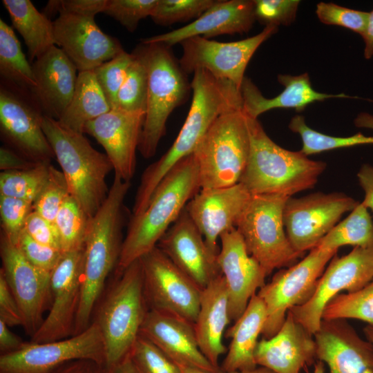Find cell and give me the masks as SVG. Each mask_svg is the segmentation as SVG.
I'll return each instance as SVG.
<instances>
[{"label":"cell","mask_w":373,"mask_h":373,"mask_svg":"<svg viewBox=\"0 0 373 373\" xmlns=\"http://www.w3.org/2000/svg\"><path fill=\"white\" fill-rule=\"evenodd\" d=\"M133 53L125 50L93 70L97 83L111 109L115 108L119 90L125 79Z\"/></svg>","instance_id":"7bdbcfd3"},{"label":"cell","mask_w":373,"mask_h":373,"mask_svg":"<svg viewBox=\"0 0 373 373\" xmlns=\"http://www.w3.org/2000/svg\"><path fill=\"white\" fill-rule=\"evenodd\" d=\"M0 256L2 263L0 271L19 305L22 327L32 338L51 305V273L32 265L17 245L1 233Z\"/></svg>","instance_id":"e0dca14e"},{"label":"cell","mask_w":373,"mask_h":373,"mask_svg":"<svg viewBox=\"0 0 373 373\" xmlns=\"http://www.w3.org/2000/svg\"><path fill=\"white\" fill-rule=\"evenodd\" d=\"M108 373H142L138 369L130 354L113 367L107 370Z\"/></svg>","instance_id":"91938a15"},{"label":"cell","mask_w":373,"mask_h":373,"mask_svg":"<svg viewBox=\"0 0 373 373\" xmlns=\"http://www.w3.org/2000/svg\"><path fill=\"white\" fill-rule=\"evenodd\" d=\"M42 129L59 162L70 192L92 218L107 198L106 179L113 166L106 153L95 149L82 133L44 116Z\"/></svg>","instance_id":"8992f818"},{"label":"cell","mask_w":373,"mask_h":373,"mask_svg":"<svg viewBox=\"0 0 373 373\" xmlns=\"http://www.w3.org/2000/svg\"><path fill=\"white\" fill-rule=\"evenodd\" d=\"M354 124L358 128H370L373 130V115L368 113L358 114L354 120Z\"/></svg>","instance_id":"6125c7cd"},{"label":"cell","mask_w":373,"mask_h":373,"mask_svg":"<svg viewBox=\"0 0 373 373\" xmlns=\"http://www.w3.org/2000/svg\"><path fill=\"white\" fill-rule=\"evenodd\" d=\"M361 37L364 41V57L370 59L373 56V10L369 12L367 26Z\"/></svg>","instance_id":"680465c9"},{"label":"cell","mask_w":373,"mask_h":373,"mask_svg":"<svg viewBox=\"0 0 373 373\" xmlns=\"http://www.w3.org/2000/svg\"><path fill=\"white\" fill-rule=\"evenodd\" d=\"M145 111L129 112L117 108L88 122L84 133L93 136L104 149L115 175L130 182L136 167Z\"/></svg>","instance_id":"ffe728a7"},{"label":"cell","mask_w":373,"mask_h":373,"mask_svg":"<svg viewBox=\"0 0 373 373\" xmlns=\"http://www.w3.org/2000/svg\"><path fill=\"white\" fill-rule=\"evenodd\" d=\"M130 182L114 177L106 199L90 218L84 247L82 289L73 335L91 324L106 279L117 266L122 247L124 201Z\"/></svg>","instance_id":"7a4b0ae2"},{"label":"cell","mask_w":373,"mask_h":373,"mask_svg":"<svg viewBox=\"0 0 373 373\" xmlns=\"http://www.w3.org/2000/svg\"><path fill=\"white\" fill-rule=\"evenodd\" d=\"M254 357L257 365L274 373H300L315 363L316 345L314 335L289 311L279 331L258 341Z\"/></svg>","instance_id":"4316f807"},{"label":"cell","mask_w":373,"mask_h":373,"mask_svg":"<svg viewBox=\"0 0 373 373\" xmlns=\"http://www.w3.org/2000/svg\"><path fill=\"white\" fill-rule=\"evenodd\" d=\"M250 150L243 105L229 110L213 122L196 146L201 189L222 188L240 182Z\"/></svg>","instance_id":"ba28073f"},{"label":"cell","mask_w":373,"mask_h":373,"mask_svg":"<svg viewBox=\"0 0 373 373\" xmlns=\"http://www.w3.org/2000/svg\"><path fill=\"white\" fill-rule=\"evenodd\" d=\"M140 259L149 309L171 314L194 324L202 289L157 246Z\"/></svg>","instance_id":"4fadbf2b"},{"label":"cell","mask_w":373,"mask_h":373,"mask_svg":"<svg viewBox=\"0 0 373 373\" xmlns=\"http://www.w3.org/2000/svg\"><path fill=\"white\" fill-rule=\"evenodd\" d=\"M157 247L202 289L222 274L218 255L209 248L185 208Z\"/></svg>","instance_id":"44dd1931"},{"label":"cell","mask_w":373,"mask_h":373,"mask_svg":"<svg viewBox=\"0 0 373 373\" xmlns=\"http://www.w3.org/2000/svg\"><path fill=\"white\" fill-rule=\"evenodd\" d=\"M289 197L280 194L251 195L236 229L247 252L269 276L276 269L289 267L303 256L287 236L283 211Z\"/></svg>","instance_id":"9c48e42d"},{"label":"cell","mask_w":373,"mask_h":373,"mask_svg":"<svg viewBox=\"0 0 373 373\" xmlns=\"http://www.w3.org/2000/svg\"><path fill=\"white\" fill-rule=\"evenodd\" d=\"M246 116L250 150L240 183L251 195L292 197L313 188L326 163L311 160L300 151H291L280 146L267 135L258 119Z\"/></svg>","instance_id":"277c9868"},{"label":"cell","mask_w":373,"mask_h":373,"mask_svg":"<svg viewBox=\"0 0 373 373\" xmlns=\"http://www.w3.org/2000/svg\"><path fill=\"white\" fill-rule=\"evenodd\" d=\"M50 165L39 163L26 170L2 171L0 195L34 202L48 179Z\"/></svg>","instance_id":"ab89813d"},{"label":"cell","mask_w":373,"mask_h":373,"mask_svg":"<svg viewBox=\"0 0 373 373\" xmlns=\"http://www.w3.org/2000/svg\"><path fill=\"white\" fill-rule=\"evenodd\" d=\"M312 373H325L324 363L321 361H318L314 363V368Z\"/></svg>","instance_id":"e7e4bbea"},{"label":"cell","mask_w":373,"mask_h":373,"mask_svg":"<svg viewBox=\"0 0 373 373\" xmlns=\"http://www.w3.org/2000/svg\"><path fill=\"white\" fill-rule=\"evenodd\" d=\"M36 86L30 92L44 116L58 120L70 104L77 84V68L57 46L32 64Z\"/></svg>","instance_id":"83f0119b"},{"label":"cell","mask_w":373,"mask_h":373,"mask_svg":"<svg viewBox=\"0 0 373 373\" xmlns=\"http://www.w3.org/2000/svg\"><path fill=\"white\" fill-rule=\"evenodd\" d=\"M251 197L241 184L213 189H201L185 209L202 233L209 248L218 254V240L233 228Z\"/></svg>","instance_id":"603a6c76"},{"label":"cell","mask_w":373,"mask_h":373,"mask_svg":"<svg viewBox=\"0 0 373 373\" xmlns=\"http://www.w3.org/2000/svg\"><path fill=\"white\" fill-rule=\"evenodd\" d=\"M363 332L366 339L373 344V326L367 325L363 328Z\"/></svg>","instance_id":"be15d7a7"},{"label":"cell","mask_w":373,"mask_h":373,"mask_svg":"<svg viewBox=\"0 0 373 373\" xmlns=\"http://www.w3.org/2000/svg\"><path fill=\"white\" fill-rule=\"evenodd\" d=\"M23 230L35 241L61 250L59 236L54 222L36 211L32 210L30 213L26 220Z\"/></svg>","instance_id":"816d5d0a"},{"label":"cell","mask_w":373,"mask_h":373,"mask_svg":"<svg viewBox=\"0 0 373 373\" xmlns=\"http://www.w3.org/2000/svg\"><path fill=\"white\" fill-rule=\"evenodd\" d=\"M358 203L338 192H317L298 198L289 197L285 204L283 220L293 248L304 254L316 247L341 217L352 211Z\"/></svg>","instance_id":"2e32d148"},{"label":"cell","mask_w":373,"mask_h":373,"mask_svg":"<svg viewBox=\"0 0 373 373\" xmlns=\"http://www.w3.org/2000/svg\"><path fill=\"white\" fill-rule=\"evenodd\" d=\"M52 373H108L106 367L88 359H78L67 362Z\"/></svg>","instance_id":"11a10c76"},{"label":"cell","mask_w":373,"mask_h":373,"mask_svg":"<svg viewBox=\"0 0 373 373\" xmlns=\"http://www.w3.org/2000/svg\"><path fill=\"white\" fill-rule=\"evenodd\" d=\"M44 114L31 93L1 80V136L8 146L36 163H50L53 150L42 129Z\"/></svg>","instance_id":"7c38bea8"},{"label":"cell","mask_w":373,"mask_h":373,"mask_svg":"<svg viewBox=\"0 0 373 373\" xmlns=\"http://www.w3.org/2000/svg\"><path fill=\"white\" fill-rule=\"evenodd\" d=\"M256 21L254 0H217L191 23L172 31L142 39V44L167 46L193 37L209 39L222 35L248 32Z\"/></svg>","instance_id":"d4e9b609"},{"label":"cell","mask_w":373,"mask_h":373,"mask_svg":"<svg viewBox=\"0 0 373 373\" xmlns=\"http://www.w3.org/2000/svg\"><path fill=\"white\" fill-rule=\"evenodd\" d=\"M140 334L150 340L179 366L222 372L200 351L193 323L177 316L149 309Z\"/></svg>","instance_id":"484cf974"},{"label":"cell","mask_w":373,"mask_h":373,"mask_svg":"<svg viewBox=\"0 0 373 373\" xmlns=\"http://www.w3.org/2000/svg\"><path fill=\"white\" fill-rule=\"evenodd\" d=\"M149 75L146 113L138 151L146 159L155 155L165 134L166 123L173 111L184 102L190 89L169 46L161 43L141 44Z\"/></svg>","instance_id":"52a82bcc"},{"label":"cell","mask_w":373,"mask_h":373,"mask_svg":"<svg viewBox=\"0 0 373 373\" xmlns=\"http://www.w3.org/2000/svg\"><path fill=\"white\" fill-rule=\"evenodd\" d=\"M130 356L142 373H182L180 367L150 340L139 335Z\"/></svg>","instance_id":"ee69618b"},{"label":"cell","mask_w":373,"mask_h":373,"mask_svg":"<svg viewBox=\"0 0 373 373\" xmlns=\"http://www.w3.org/2000/svg\"><path fill=\"white\" fill-rule=\"evenodd\" d=\"M372 280L373 247H355L347 255H335L318 279L310 299L289 311L314 335L320 328L323 311L332 299L343 291H358Z\"/></svg>","instance_id":"5bb4252c"},{"label":"cell","mask_w":373,"mask_h":373,"mask_svg":"<svg viewBox=\"0 0 373 373\" xmlns=\"http://www.w3.org/2000/svg\"><path fill=\"white\" fill-rule=\"evenodd\" d=\"M78 359L105 366L103 337L93 321L82 332L46 343H25L19 350L0 355V373H52L63 364Z\"/></svg>","instance_id":"8fae6325"},{"label":"cell","mask_w":373,"mask_h":373,"mask_svg":"<svg viewBox=\"0 0 373 373\" xmlns=\"http://www.w3.org/2000/svg\"><path fill=\"white\" fill-rule=\"evenodd\" d=\"M217 0H158L151 15L160 26H170L197 19Z\"/></svg>","instance_id":"60d3db41"},{"label":"cell","mask_w":373,"mask_h":373,"mask_svg":"<svg viewBox=\"0 0 373 373\" xmlns=\"http://www.w3.org/2000/svg\"><path fill=\"white\" fill-rule=\"evenodd\" d=\"M191 88L192 102L176 139L170 149L142 175L135 197L133 216L140 215L146 209L160 181L179 161L193 153L216 119L223 113L243 105L240 88L205 70L193 73Z\"/></svg>","instance_id":"6da1fadb"},{"label":"cell","mask_w":373,"mask_h":373,"mask_svg":"<svg viewBox=\"0 0 373 373\" xmlns=\"http://www.w3.org/2000/svg\"><path fill=\"white\" fill-rule=\"evenodd\" d=\"M337 251L316 247L301 260L280 269L257 291L267 311L261 334L264 338H270L279 331L290 309L310 299L326 265Z\"/></svg>","instance_id":"30bf717a"},{"label":"cell","mask_w":373,"mask_h":373,"mask_svg":"<svg viewBox=\"0 0 373 373\" xmlns=\"http://www.w3.org/2000/svg\"><path fill=\"white\" fill-rule=\"evenodd\" d=\"M32 207V202L0 195L1 233L12 243L17 245Z\"/></svg>","instance_id":"f6af8a7d"},{"label":"cell","mask_w":373,"mask_h":373,"mask_svg":"<svg viewBox=\"0 0 373 373\" xmlns=\"http://www.w3.org/2000/svg\"><path fill=\"white\" fill-rule=\"evenodd\" d=\"M70 195L63 173L50 165L48 179L33 202L32 210L54 222L61 207Z\"/></svg>","instance_id":"b9f144b4"},{"label":"cell","mask_w":373,"mask_h":373,"mask_svg":"<svg viewBox=\"0 0 373 373\" xmlns=\"http://www.w3.org/2000/svg\"><path fill=\"white\" fill-rule=\"evenodd\" d=\"M357 178L364 191V199L361 203L373 211V166L364 164L360 168Z\"/></svg>","instance_id":"9f6ffc18"},{"label":"cell","mask_w":373,"mask_h":373,"mask_svg":"<svg viewBox=\"0 0 373 373\" xmlns=\"http://www.w3.org/2000/svg\"><path fill=\"white\" fill-rule=\"evenodd\" d=\"M200 189L199 168L192 153L166 173L155 189L146 209L132 216L117 271L124 269L155 247Z\"/></svg>","instance_id":"3957f363"},{"label":"cell","mask_w":373,"mask_h":373,"mask_svg":"<svg viewBox=\"0 0 373 373\" xmlns=\"http://www.w3.org/2000/svg\"><path fill=\"white\" fill-rule=\"evenodd\" d=\"M267 318L266 307L256 294L225 336L231 338L227 355L222 363V372H247L257 368L254 353Z\"/></svg>","instance_id":"4dcf8cb0"},{"label":"cell","mask_w":373,"mask_h":373,"mask_svg":"<svg viewBox=\"0 0 373 373\" xmlns=\"http://www.w3.org/2000/svg\"><path fill=\"white\" fill-rule=\"evenodd\" d=\"M38 164L26 158L8 146H3L0 148V169L2 171L26 170Z\"/></svg>","instance_id":"db71d44e"},{"label":"cell","mask_w":373,"mask_h":373,"mask_svg":"<svg viewBox=\"0 0 373 373\" xmlns=\"http://www.w3.org/2000/svg\"><path fill=\"white\" fill-rule=\"evenodd\" d=\"M316 357L329 373H373V344L345 319L322 320L314 334Z\"/></svg>","instance_id":"cb8c5ba5"},{"label":"cell","mask_w":373,"mask_h":373,"mask_svg":"<svg viewBox=\"0 0 373 373\" xmlns=\"http://www.w3.org/2000/svg\"><path fill=\"white\" fill-rule=\"evenodd\" d=\"M289 128L300 135L303 143L300 151L307 156L336 149L373 144L372 136H365L361 133L349 137H336L320 133L308 126L301 115L291 118Z\"/></svg>","instance_id":"74e56055"},{"label":"cell","mask_w":373,"mask_h":373,"mask_svg":"<svg viewBox=\"0 0 373 373\" xmlns=\"http://www.w3.org/2000/svg\"><path fill=\"white\" fill-rule=\"evenodd\" d=\"M17 245L32 265L50 273L57 265L64 254L59 249L35 241L24 230L21 232Z\"/></svg>","instance_id":"681fc988"},{"label":"cell","mask_w":373,"mask_h":373,"mask_svg":"<svg viewBox=\"0 0 373 373\" xmlns=\"http://www.w3.org/2000/svg\"><path fill=\"white\" fill-rule=\"evenodd\" d=\"M357 319L373 326V280L358 291L339 294L323 313V320Z\"/></svg>","instance_id":"f35d334b"},{"label":"cell","mask_w":373,"mask_h":373,"mask_svg":"<svg viewBox=\"0 0 373 373\" xmlns=\"http://www.w3.org/2000/svg\"><path fill=\"white\" fill-rule=\"evenodd\" d=\"M53 26L56 45L79 72L93 70L124 51L117 39L98 27L95 17L60 14Z\"/></svg>","instance_id":"d6986e66"},{"label":"cell","mask_w":373,"mask_h":373,"mask_svg":"<svg viewBox=\"0 0 373 373\" xmlns=\"http://www.w3.org/2000/svg\"><path fill=\"white\" fill-rule=\"evenodd\" d=\"M1 80L31 92L36 86L32 65L23 54L13 29L0 20Z\"/></svg>","instance_id":"836d02e7"},{"label":"cell","mask_w":373,"mask_h":373,"mask_svg":"<svg viewBox=\"0 0 373 373\" xmlns=\"http://www.w3.org/2000/svg\"><path fill=\"white\" fill-rule=\"evenodd\" d=\"M277 78L284 90L274 97L266 98L250 79L245 77L240 90L243 110L248 116L258 119L261 114L275 108H293L302 112L315 102L350 97L344 93L334 95L318 92L313 88L307 73L299 75L280 74Z\"/></svg>","instance_id":"f1b7e54d"},{"label":"cell","mask_w":373,"mask_h":373,"mask_svg":"<svg viewBox=\"0 0 373 373\" xmlns=\"http://www.w3.org/2000/svg\"><path fill=\"white\" fill-rule=\"evenodd\" d=\"M0 321L9 327L22 326V318L17 302L0 271Z\"/></svg>","instance_id":"f5cc1de1"},{"label":"cell","mask_w":373,"mask_h":373,"mask_svg":"<svg viewBox=\"0 0 373 373\" xmlns=\"http://www.w3.org/2000/svg\"><path fill=\"white\" fill-rule=\"evenodd\" d=\"M345 245L373 247V220L361 203L347 218L337 223L316 245L325 250H336Z\"/></svg>","instance_id":"e575fe53"},{"label":"cell","mask_w":373,"mask_h":373,"mask_svg":"<svg viewBox=\"0 0 373 373\" xmlns=\"http://www.w3.org/2000/svg\"><path fill=\"white\" fill-rule=\"evenodd\" d=\"M90 220L71 195L65 200L54 220L64 253L84 249Z\"/></svg>","instance_id":"d590c367"},{"label":"cell","mask_w":373,"mask_h":373,"mask_svg":"<svg viewBox=\"0 0 373 373\" xmlns=\"http://www.w3.org/2000/svg\"><path fill=\"white\" fill-rule=\"evenodd\" d=\"M217 260L224 278L231 321H236L246 309L251 297L265 285L267 276L258 262L249 254L243 239L233 228L220 237Z\"/></svg>","instance_id":"7402d4cb"},{"label":"cell","mask_w":373,"mask_h":373,"mask_svg":"<svg viewBox=\"0 0 373 373\" xmlns=\"http://www.w3.org/2000/svg\"><path fill=\"white\" fill-rule=\"evenodd\" d=\"M316 14L321 22L326 25L338 26L362 36L365 30L369 12L356 10L334 3L320 2Z\"/></svg>","instance_id":"7dc6e473"},{"label":"cell","mask_w":373,"mask_h":373,"mask_svg":"<svg viewBox=\"0 0 373 373\" xmlns=\"http://www.w3.org/2000/svg\"><path fill=\"white\" fill-rule=\"evenodd\" d=\"M182 370V373H274L272 371L263 367H257L254 370L251 371H247V372H211L207 371H204L200 369L186 367V366H180Z\"/></svg>","instance_id":"94428289"},{"label":"cell","mask_w":373,"mask_h":373,"mask_svg":"<svg viewBox=\"0 0 373 373\" xmlns=\"http://www.w3.org/2000/svg\"><path fill=\"white\" fill-rule=\"evenodd\" d=\"M133 53V59L119 90L115 108L146 112L149 86L147 67L139 46Z\"/></svg>","instance_id":"8d00e7d4"},{"label":"cell","mask_w":373,"mask_h":373,"mask_svg":"<svg viewBox=\"0 0 373 373\" xmlns=\"http://www.w3.org/2000/svg\"><path fill=\"white\" fill-rule=\"evenodd\" d=\"M299 0H254L255 17L260 23L289 26L296 19Z\"/></svg>","instance_id":"c3c4849f"},{"label":"cell","mask_w":373,"mask_h":373,"mask_svg":"<svg viewBox=\"0 0 373 373\" xmlns=\"http://www.w3.org/2000/svg\"><path fill=\"white\" fill-rule=\"evenodd\" d=\"M230 322L227 289L221 274L202 290L200 309L193 324L200 351L218 368H220L219 358L227 351L222 337Z\"/></svg>","instance_id":"f546056e"},{"label":"cell","mask_w":373,"mask_h":373,"mask_svg":"<svg viewBox=\"0 0 373 373\" xmlns=\"http://www.w3.org/2000/svg\"><path fill=\"white\" fill-rule=\"evenodd\" d=\"M117 274L93 321L103 337L106 370L130 354L149 310L140 259L117 271Z\"/></svg>","instance_id":"5b68a950"},{"label":"cell","mask_w":373,"mask_h":373,"mask_svg":"<svg viewBox=\"0 0 373 373\" xmlns=\"http://www.w3.org/2000/svg\"><path fill=\"white\" fill-rule=\"evenodd\" d=\"M277 31L278 27L267 26L253 37L230 42L193 37L180 43L182 55L179 64L186 75L205 70L218 79L232 82L240 89L252 56Z\"/></svg>","instance_id":"9a60e30c"},{"label":"cell","mask_w":373,"mask_h":373,"mask_svg":"<svg viewBox=\"0 0 373 373\" xmlns=\"http://www.w3.org/2000/svg\"><path fill=\"white\" fill-rule=\"evenodd\" d=\"M19 336L12 332L9 327L0 321V352L1 354L15 352L25 344Z\"/></svg>","instance_id":"6f0895ef"},{"label":"cell","mask_w":373,"mask_h":373,"mask_svg":"<svg viewBox=\"0 0 373 373\" xmlns=\"http://www.w3.org/2000/svg\"><path fill=\"white\" fill-rule=\"evenodd\" d=\"M107 0H50L43 13L49 19L57 13L95 17L105 10Z\"/></svg>","instance_id":"f907efd6"},{"label":"cell","mask_w":373,"mask_h":373,"mask_svg":"<svg viewBox=\"0 0 373 373\" xmlns=\"http://www.w3.org/2000/svg\"><path fill=\"white\" fill-rule=\"evenodd\" d=\"M83 262L84 249L64 253L51 272L50 309L31 342L55 341L73 335L81 296Z\"/></svg>","instance_id":"ac0fdd59"},{"label":"cell","mask_w":373,"mask_h":373,"mask_svg":"<svg viewBox=\"0 0 373 373\" xmlns=\"http://www.w3.org/2000/svg\"><path fill=\"white\" fill-rule=\"evenodd\" d=\"M12 26L20 33L34 61L56 46L53 21L29 0H3Z\"/></svg>","instance_id":"1f68e13d"},{"label":"cell","mask_w":373,"mask_h":373,"mask_svg":"<svg viewBox=\"0 0 373 373\" xmlns=\"http://www.w3.org/2000/svg\"><path fill=\"white\" fill-rule=\"evenodd\" d=\"M111 109L93 70L82 71L72 99L57 121L66 128L84 134L88 122Z\"/></svg>","instance_id":"d6a6232c"},{"label":"cell","mask_w":373,"mask_h":373,"mask_svg":"<svg viewBox=\"0 0 373 373\" xmlns=\"http://www.w3.org/2000/svg\"><path fill=\"white\" fill-rule=\"evenodd\" d=\"M158 0H107L104 13L118 21L128 32H134L139 22L151 17Z\"/></svg>","instance_id":"bcb514c9"}]
</instances>
